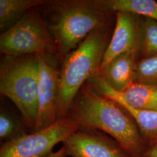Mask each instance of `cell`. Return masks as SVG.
Returning a JSON list of instances; mask_svg holds the SVG:
<instances>
[{"mask_svg":"<svg viewBox=\"0 0 157 157\" xmlns=\"http://www.w3.org/2000/svg\"><path fill=\"white\" fill-rule=\"evenodd\" d=\"M137 56L134 52L122 54L98 74L113 90L121 92L135 82Z\"/></svg>","mask_w":157,"mask_h":157,"instance_id":"8fae6325","label":"cell"},{"mask_svg":"<svg viewBox=\"0 0 157 157\" xmlns=\"http://www.w3.org/2000/svg\"><path fill=\"white\" fill-rule=\"evenodd\" d=\"M43 157H67V155L66 149L63 146L58 151L55 152H52L50 154Z\"/></svg>","mask_w":157,"mask_h":157,"instance_id":"d6986e66","label":"cell"},{"mask_svg":"<svg viewBox=\"0 0 157 157\" xmlns=\"http://www.w3.org/2000/svg\"><path fill=\"white\" fill-rule=\"evenodd\" d=\"M0 51L6 57L52 54L59 56L56 41L39 12L32 10L1 34Z\"/></svg>","mask_w":157,"mask_h":157,"instance_id":"5b68a950","label":"cell"},{"mask_svg":"<svg viewBox=\"0 0 157 157\" xmlns=\"http://www.w3.org/2000/svg\"><path fill=\"white\" fill-rule=\"evenodd\" d=\"M63 146L69 157H130L116 141L98 130L79 129Z\"/></svg>","mask_w":157,"mask_h":157,"instance_id":"ba28073f","label":"cell"},{"mask_svg":"<svg viewBox=\"0 0 157 157\" xmlns=\"http://www.w3.org/2000/svg\"><path fill=\"white\" fill-rule=\"evenodd\" d=\"M91 2L105 12H128L157 21V2L153 0H96Z\"/></svg>","mask_w":157,"mask_h":157,"instance_id":"7c38bea8","label":"cell"},{"mask_svg":"<svg viewBox=\"0 0 157 157\" xmlns=\"http://www.w3.org/2000/svg\"><path fill=\"white\" fill-rule=\"evenodd\" d=\"M135 82L157 85V56L142 58L137 62Z\"/></svg>","mask_w":157,"mask_h":157,"instance_id":"2e32d148","label":"cell"},{"mask_svg":"<svg viewBox=\"0 0 157 157\" xmlns=\"http://www.w3.org/2000/svg\"><path fill=\"white\" fill-rule=\"evenodd\" d=\"M117 102L133 119L147 147L157 144V111L137 109L130 107L113 95L105 96Z\"/></svg>","mask_w":157,"mask_h":157,"instance_id":"4fadbf2b","label":"cell"},{"mask_svg":"<svg viewBox=\"0 0 157 157\" xmlns=\"http://www.w3.org/2000/svg\"><path fill=\"white\" fill-rule=\"evenodd\" d=\"M101 29L91 32L78 47L65 56L59 72L57 119L67 117L76 93L87 80L100 72L106 47Z\"/></svg>","mask_w":157,"mask_h":157,"instance_id":"7a4b0ae2","label":"cell"},{"mask_svg":"<svg viewBox=\"0 0 157 157\" xmlns=\"http://www.w3.org/2000/svg\"><path fill=\"white\" fill-rule=\"evenodd\" d=\"M54 7L56 13L47 26L60 57H65L89 34L101 29L105 21V12L94 7L91 1L58 2Z\"/></svg>","mask_w":157,"mask_h":157,"instance_id":"277c9868","label":"cell"},{"mask_svg":"<svg viewBox=\"0 0 157 157\" xmlns=\"http://www.w3.org/2000/svg\"><path fill=\"white\" fill-rule=\"evenodd\" d=\"M79 129L70 117L57 119L50 126L24 134L6 141L1 147L0 157H43L51 154L53 148Z\"/></svg>","mask_w":157,"mask_h":157,"instance_id":"8992f818","label":"cell"},{"mask_svg":"<svg viewBox=\"0 0 157 157\" xmlns=\"http://www.w3.org/2000/svg\"><path fill=\"white\" fill-rule=\"evenodd\" d=\"M141 157H157V144L154 146L147 147L143 153Z\"/></svg>","mask_w":157,"mask_h":157,"instance_id":"ac0fdd59","label":"cell"},{"mask_svg":"<svg viewBox=\"0 0 157 157\" xmlns=\"http://www.w3.org/2000/svg\"><path fill=\"white\" fill-rule=\"evenodd\" d=\"M44 0H0V29L5 32L34 6L45 4Z\"/></svg>","mask_w":157,"mask_h":157,"instance_id":"5bb4252c","label":"cell"},{"mask_svg":"<svg viewBox=\"0 0 157 157\" xmlns=\"http://www.w3.org/2000/svg\"><path fill=\"white\" fill-rule=\"evenodd\" d=\"M70 118L78 124L79 129L98 130L109 135L130 157H141L147 148L129 113L90 86L83 88Z\"/></svg>","mask_w":157,"mask_h":157,"instance_id":"6da1fadb","label":"cell"},{"mask_svg":"<svg viewBox=\"0 0 157 157\" xmlns=\"http://www.w3.org/2000/svg\"><path fill=\"white\" fill-rule=\"evenodd\" d=\"M140 27L143 58L157 56V21L145 17L140 22Z\"/></svg>","mask_w":157,"mask_h":157,"instance_id":"9a60e30c","label":"cell"},{"mask_svg":"<svg viewBox=\"0 0 157 157\" xmlns=\"http://www.w3.org/2000/svg\"><path fill=\"white\" fill-rule=\"evenodd\" d=\"M37 55L6 57L1 63L0 91L21 112L25 124L34 130L38 115Z\"/></svg>","mask_w":157,"mask_h":157,"instance_id":"3957f363","label":"cell"},{"mask_svg":"<svg viewBox=\"0 0 157 157\" xmlns=\"http://www.w3.org/2000/svg\"><path fill=\"white\" fill-rule=\"evenodd\" d=\"M39 61L38 115L34 131L44 129L57 119L59 93V72L49 61L47 55H37Z\"/></svg>","mask_w":157,"mask_h":157,"instance_id":"52a82bcc","label":"cell"},{"mask_svg":"<svg viewBox=\"0 0 157 157\" xmlns=\"http://www.w3.org/2000/svg\"><path fill=\"white\" fill-rule=\"evenodd\" d=\"M24 134L25 133L21 124L11 115L1 110L0 113V139L8 141Z\"/></svg>","mask_w":157,"mask_h":157,"instance_id":"e0dca14e","label":"cell"},{"mask_svg":"<svg viewBox=\"0 0 157 157\" xmlns=\"http://www.w3.org/2000/svg\"><path fill=\"white\" fill-rule=\"evenodd\" d=\"M90 87L104 96L113 95L137 109L157 111V85L134 82L125 90L118 92L110 87L99 74L91 77Z\"/></svg>","mask_w":157,"mask_h":157,"instance_id":"30bf717a","label":"cell"},{"mask_svg":"<svg viewBox=\"0 0 157 157\" xmlns=\"http://www.w3.org/2000/svg\"><path fill=\"white\" fill-rule=\"evenodd\" d=\"M136 17L128 12L117 13L115 28L105 51L99 73L118 56L125 52L139 54L140 52V22Z\"/></svg>","mask_w":157,"mask_h":157,"instance_id":"9c48e42d","label":"cell"}]
</instances>
